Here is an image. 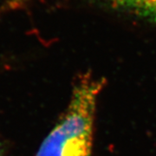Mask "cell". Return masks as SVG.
<instances>
[{
    "mask_svg": "<svg viewBox=\"0 0 156 156\" xmlns=\"http://www.w3.org/2000/svg\"><path fill=\"white\" fill-rule=\"evenodd\" d=\"M104 84L90 74L78 79L66 110L36 156H92L96 102Z\"/></svg>",
    "mask_w": 156,
    "mask_h": 156,
    "instance_id": "obj_1",
    "label": "cell"
},
{
    "mask_svg": "<svg viewBox=\"0 0 156 156\" xmlns=\"http://www.w3.org/2000/svg\"><path fill=\"white\" fill-rule=\"evenodd\" d=\"M0 156H3V154H2V150H1V147H0Z\"/></svg>",
    "mask_w": 156,
    "mask_h": 156,
    "instance_id": "obj_2",
    "label": "cell"
}]
</instances>
